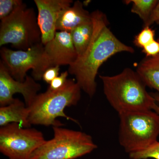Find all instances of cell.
<instances>
[{
    "label": "cell",
    "instance_id": "cell-25",
    "mask_svg": "<svg viewBox=\"0 0 159 159\" xmlns=\"http://www.w3.org/2000/svg\"><path fill=\"white\" fill-rule=\"evenodd\" d=\"M156 23L157 24V25H159V20Z\"/></svg>",
    "mask_w": 159,
    "mask_h": 159
},
{
    "label": "cell",
    "instance_id": "cell-11",
    "mask_svg": "<svg viewBox=\"0 0 159 159\" xmlns=\"http://www.w3.org/2000/svg\"><path fill=\"white\" fill-rule=\"evenodd\" d=\"M44 46L52 66H70L78 57L70 32L57 31L53 39Z\"/></svg>",
    "mask_w": 159,
    "mask_h": 159
},
{
    "label": "cell",
    "instance_id": "cell-2",
    "mask_svg": "<svg viewBox=\"0 0 159 159\" xmlns=\"http://www.w3.org/2000/svg\"><path fill=\"white\" fill-rule=\"evenodd\" d=\"M103 93L118 114L134 111L152 110L156 99L148 93L145 82L131 69L125 68L112 76H99Z\"/></svg>",
    "mask_w": 159,
    "mask_h": 159
},
{
    "label": "cell",
    "instance_id": "cell-23",
    "mask_svg": "<svg viewBox=\"0 0 159 159\" xmlns=\"http://www.w3.org/2000/svg\"><path fill=\"white\" fill-rule=\"evenodd\" d=\"M159 20V1L154 7L147 22L144 25V27H150L154 23Z\"/></svg>",
    "mask_w": 159,
    "mask_h": 159
},
{
    "label": "cell",
    "instance_id": "cell-8",
    "mask_svg": "<svg viewBox=\"0 0 159 159\" xmlns=\"http://www.w3.org/2000/svg\"><path fill=\"white\" fill-rule=\"evenodd\" d=\"M41 132L11 123L0 128V151L9 159H29L46 142Z\"/></svg>",
    "mask_w": 159,
    "mask_h": 159
},
{
    "label": "cell",
    "instance_id": "cell-24",
    "mask_svg": "<svg viewBox=\"0 0 159 159\" xmlns=\"http://www.w3.org/2000/svg\"><path fill=\"white\" fill-rule=\"evenodd\" d=\"M152 110L156 112L159 116V107L157 104L154 106Z\"/></svg>",
    "mask_w": 159,
    "mask_h": 159
},
{
    "label": "cell",
    "instance_id": "cell-20",
    "mask_svg": "<svg viewBox=\"0 0 159 159\" xmlns=\"http://www.w3.org/2000/svg\"><path fill=\"white\" fill-rule=\"evenodd\" d=\"M69 73L68 71L62 72L58 77H56L50 84L48 89L51 90H56L62 88L67 80Z\"/></svg>",
    "mask_w": 159,
    "mask_h": 159
},
{
    "label": "cell",
    "instance_id": "cell-16",
    "mask_svg": "<svg viewBox=\"0 0 159 159\" xmlns=\"http://www.w3.org/2000/svg\"><path fill=\"white\" fill-rule=\"evenodd\" d=\"M126 4H132L131 11L138 15L143 20L144 25L147 22L152 10L156 6L157 0H128L125 1Z\"/></svg>",
    "mask_w": 159,
    "mask_h": 159
},
{
    "label": "cell",
    "instance_id": "cell-10",
    "mask_svg": "<svg viewBox=\"0 0 159 159\" xmlns=\"http://www.w3.org/2000/svg\"><path fill=\"white\" fill-rule=\"evenodd\" d=\"M38 11V23L44 45L57 32L56 24L61 11L73 5L72 0H34Z\"/></svg>",
    "mask_w": 159,
    "mask_h": 159
},
{
    "label": "cell",
    "instance_id": "cell-13",
    "mask_svg": "<svg viewBox=\"0 0 159 159\" xmlns=\"http://www.w3.org/2000/svg\"><path fill=\"white\" fill-rule=\"evenodd\" d=\"M29 108L25 102L18 99H15L13 102L6 106L0 107V126L9 123H18L25 128H30Z\"/></svg>",
    "mask_w": 159,
    "mask_h": 159
},
{
    "label": "cell",
    "instance_id": "cell-4",
    "mask_svg": "<svg viewBox=\"0 0 159 159\" xmlns=\"http://www.w3.org/2000/svg\"><path fill=\"white\" fill-rule=\"evenodd\" d=\"M119 144L129 155L148 148L157 141L159 116L153 110L119 114Z\"/></svg>",
    "mask_w": 159,
    "mask_h": 159
},
{
    "label": "cell",
    "instance_id": "cell-7",
    "mask_svg": "<svg viewBox=\"0 0 159 159\" xmlns=\"http://www.w3.org/2000/svg\"><path fill=\"white\" fill-rule=\"evenodd\" d=\"M0 55L1 61L11 77L20 82L25 81L29 70H32L34 79L39 80L42 79L45 71L52 67L42 43L36 44L25 51H14L2 47Z\"/></svg>",
    "mask_w": 159,
    "mask_h": 159
},
{
    "label": "cell",
    "instance_id": "cell-21",
    "mask_svg": "<svg viewBox=\"0 0 159 159\" xmlns=\"http://www.w3.org/2000/svg\"><path fill=\"white\" fill-rule=\"evenodd\" d=\"M59 71L60 66H54L49 68L43 74V80L50 84L56 77L59 76Z\"/></svg>",
    "mask_w": 159,
    "mask_h": 159
},
{
    "label": "cell",
    "instance_id": "cell-14",
    "mask_svg": "<svg viewBox=\"0 0 159 159\" xmlns=\"http://www.w3.org/2000/svg\"><path fill=\"white\" fill-rule=\"evenodd\" d=\"M136 72L147 86L156 90L159 94V54L142 60ZM154 98L159 101V96Z\"/></svg>",
    "mask_w": 159,
    "mask_h": 159
},
{
    "label": "cell",
    "instance_id": "cell-18",
    "mask_svg": "<svg viewBox=\"0 0 159 159\" xmlns=\"http://www.w3.org/2000/svg\"><path fill=\"white\" fill-rule=\"evenodd\" d=\"M132 159H159V142L157 141L144 150L129 154Z\"/></svg>",
    "mask_w": 159,
    "mask_h": 159
},
{
    "label": "cell",
    "instance_id": "cell-19",
    "mask_svg": "<svg viewBox=\"0 0 159 159\" xmlns=\"http://www.w3.org/2000/svg\"><path fill=\"white\" fill-rule=\"evenodd\" d=\"M21 0H0V20L7 17L23 4Z\"/></svg>",
    "mask_w": 159,
    "mask_h": 159
},
{
    "label": "cell",
    "instance_id": "cell-17",
    "mask_svg": "<svg viewBox=\"0 0 159 159\" xmlns=\"http://www.w3.org/2000/svg\"><path fill=\"white\" fill-rule=\"evenodd\" d=\"M155 31L150 27H144L140 33L134 38L135 45L143 49L144 47L155 40Z\"/></svg>",
    "mask_w": 159,
    "mask_h": 159
},
{
    "label": "cell",
    "instance_id": "cell-3",
    "mask_svg": "<svg viewBox=\"0 0 159 159\" xmlns=\"http://www.w3.org/2000/svg\"><path fill=\"white\" fill-rule=\"evenodd\" d=\"M81 90L77 82L68 79L59 89H48L44 93L38 94L28 107L29 123L31 125L61 127L63 124L57 119L63 117L80 125L76 119L66 115L64 110L66 107L77 105L81 98Z\"/></svg>",
    "mask_w": 159,
    "mask_h": 159
},
{
    "label": "cell",
    "instance_id": "cell-1",
    "mask_svg": "<svg viewBox=\"0 0 159 159\" xmlns=\"http://www.w3.org/2000/svg\"><path fill=\"white\" fill-rule=\"evenodd\" d=\"M94 32L89 45L84 53L69 66V74L74 75L82 90L92 98L96 93V78L99 67L110 57L117 53H134L132 47L123 43L108 27L106 15L97 10L91 13Z\"/></svg>",
    "mask_w": 159,
    "mask_h": 159
},
{
    "label": "cell",
    "instance_id": "cell-22",
    "mask_svg": "<svg viewBox=\"0 0 159 159\" xmlns=\"http://www.w3.org/2000/svg\"><path fill=\"white\" fill-rule=\"evenodd\" d=\"M142 52L146 54V57H152L159 54V42L155 40L147 45L142 49Z\"/></svg>",
    "mask_w": 159,
    "mask_h": 159
},
{
    "label": "cell",
    "instance_id": "cell-15",
    "mask_svg": "<svg viewBox=\"0 0 159 159\" xmlns=\"http://www.w3.org/2000/svg\"><path fill=\"white\" fill-rule=\"evenodd\" d=\"M93 32L94 24L92 19L90 21L78 26L70 32L78 57L82 55L87 48Z\"/></svg>",
    "mask_w": 159,
    "mask_h": 159
},
{
    "label": "cell",
    "instance_id": "cell-6",
    "mask_svg": "<svg viewBox=\"0 0 159 159\" xmlns=\"http://www.w3.org/2000/svg\"><path fill=\"white\" fill-rule=\"evenodd\" d=\"M54 137L47 141L29 159H75L97 148L90 135L82 132L54 126Z\"/></svg>",
    "mask_w": 159,
    "mask_h": 159
},
{
    "label": "cell",
    "instance_id": "cell-26",
    "mask_svg": "<svg viewBox=\"0 0 159 159\" xmlns=\"http://www.w3.org/2000/svg\"><path fill=\"white\" fill-rule=\"evenodd\" d=\"M157 41H158V42H159V38L158 39Z\"/></svg>",
    "mask_w": 159,
    "mask_h": 159
},
{
    "label": "cell",
    "instance_id": "cell-12",
    "mask_svg": "<svg viewBox=\"0 0 159 159\" xmlns=\"http://www.w3.org/2000/svg\"><path fill=\"white\" fill-rule=\"evenodd\" d=\"M92 20L91 13L84 8L82 2L77 1L61 11L56 24V30L70 33L76 27Z\"/></svg>",
    "mask_w": 159,
    "mask_h": 159
},
{
    "label": "cell",
    "instance_id": "cell-5",
    "mask_svg": "<svg viewBox=\"0 0 159 159\" xmlns=\"http://www.w3.org/2000/svg\"><path fill=\"white\" fill-rule=\"evenodd\" d=\"M42 43L41 33L33 8L25 3L10 15L1 20L0 46L10 44L19 50L25 51Z\"/></svg>",
    "mask_w": 159,
    "mask_h": 159
},
{
    "label": "cell",
    "instance_id": "cell-9",
    "mask_svg": "<svg viewBox=\"0 0 159 159\" xmlns=\"http://www.w3.org/2000/svg\"><path fill=\"white\" fill-rule=\"evenodd\" d=\"M32 77L27 75L23 82L16 80L9 74L5 65L0 61V106H6L15 100L13 95L22 94L27 107L32 103L41 89Z\"/></svg>",
    "mask_w": 159,
    "mask_h": 159
}]
</instances>
